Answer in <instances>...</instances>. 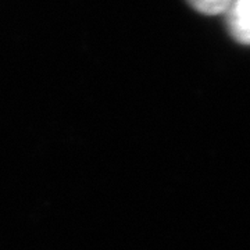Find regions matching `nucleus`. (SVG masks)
Segmentation results:
<instances>
[{"label":"nucleus","mask_w":250,"mask_h":250,"mask_svg":"<svg viewBox=\"0 0 250 250\" xmlns=\"http://www.w3.org/2000/svg\"><path fill=\"white\" fill-rule=\"evenodd\" d=\"M225 17L233 39L243 45H250V0H233Z\"/></svg>","instance_id":"nucleus-1"},{"label":"nucleus","mask_w":250,"mask_h":250,"mask_svg":"<svg viewBox=\"0 0 250 250\" xmlns=\"http://www.w3.org/2000/svg\"><path fill=\"white\" fill-rule=\"evenodd\" d=\"M188 1L199 13H203L207 16H218L227 13L233 0H188Z\"/></svg>","instance_id":"nucleus-2"}]
</instances>
